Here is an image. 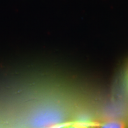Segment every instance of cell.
I'll return each instance as SVG.
<instances>
[{"label":"cell","mask_w":128,"mask_h":128,"mask_svg":"<svg viewBox=\"0 0 128 128\" xmlns=\"http://www.w3.org/2000/svg\"><path fill=\"white\" fill-rule=\"evenodd\" d=\"M60 128H92V127H84V126H64V127H62Z\"/></svg>","instance_id":"2"},{"label":"cell","mask_w":128,"mask_h":128,"mask_svg":"<svg viewBox=\"0 0 128 128\" xmlns=\"http://www.w3.org/2000/svg\"><path fill=\"white\" fill-rule=\"evenodd\" d=\"M96 128H128L126 123L120 120L103 122L97 125Z\"/></svg>","instance_id":"1"}]
</instances>
